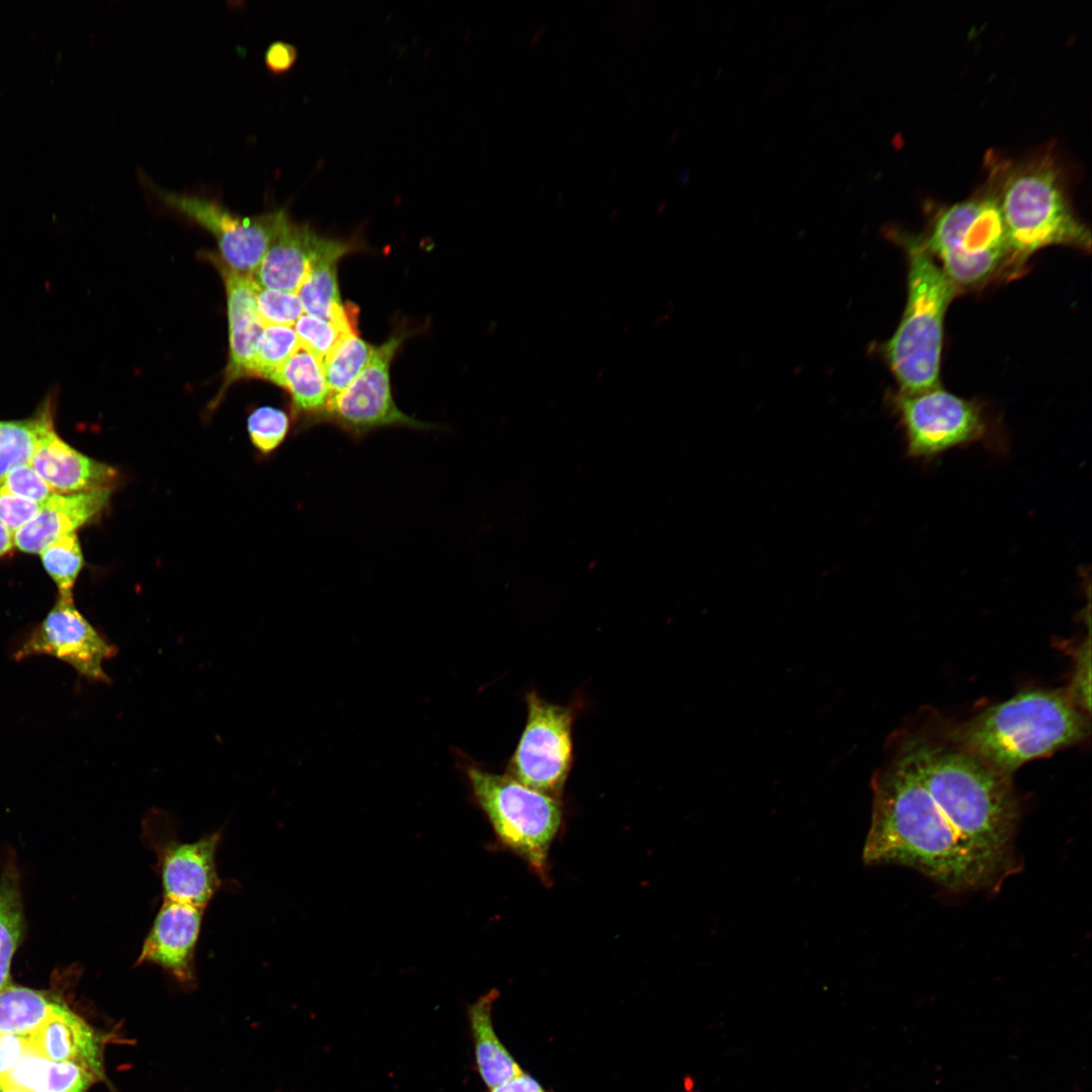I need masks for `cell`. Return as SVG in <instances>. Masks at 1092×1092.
Wrapping results in <instances>:
<instances>
[{"mask_svg":"<svg viewBox=\"0 0 1092 1092\" xmlns=\"http://www.w3.org/2000/svg\"><path fill=\"white\" fill-rule=\"evenodd\" d=\"M872 788L864 863L908 867L952 891L988 889L1006 874L958 836L903 746L876 772Z\"/></svg>","mask_w":1092,"mask_h":1092,"instance_id":"6da1fadb","label":"cell"},{"mask_svg":"<svg viewBox=\"0 0 1092 1092\" xmlns=\"http://www.w3.org/2000/svg\"><path fill=\"white\" fill-rule=\"evenodd\" d=\"M917 775L958 836L1006 873L1019 816L1011 776L950 740L904 743Z\"/></svg>","mask_w":1092,"mask_h":1092,"instance_id":"7a4b0ae2","label":"cell"},{"mask_svg":"<svg viewBox=\"0 0 1092 1092\" xmlns=\"http://www.w3.org/2000/svg\"><path fill=\"white\" fill-rule=\"evenodd\" d=\"M1088 716L1067 693L1030 690L977 715L949 740L1011 776L1023 763L1084 739Z\"/></svg>","mask_w":1092,"mask_h":1092,"instance_id":"3957f363","label":"cell"},{"mask_svg":"<svg viewBox=\"0 0 1092 1092\" xmlns=\"http://www.w3.org/2000/svg\"><path fill=\"white\" fill-rule=\"evenodd\" d=\"M999 205L1014 255L1026 257L1050 246L1090 250V232L1076 215L1052 152L999 161Z\"/></svg>","mask_w":1092,"mask_h":1092,"instance_id":"277c9868","label":"cell"},{"mask_svg":"<svg viewBox=\"0 0 1092 1092\" xmlns=\"http://www.w3.org/2000/svg\"><path fill=\"white\" fill-rule=\"evenodd\" d=\"M907 253L906 306L880 349L900 392L913 394L939 386L944 318L958 287L922 242L908 241Z\"/></svg>","mask_w":1092,"mask_h":1092,"instance_id":"5b68a950","label":"cell"},{"mask_svg":"<svg viewBox=\"0 0 1092 1092\" xmlns=\"http://www.w3.org/2000/svg\"><path fill=\"white\" fill-rule=\"evenodd\" d=\"M922 243L957 287L994 274L1011 253L999 205V161L976 193L938 212Z\"/></svg>","mask_w":1092,"mask_h":1092,"instance_id":"8992f818","label":"cell"},{"mask_svg":"<svg viewBox=\"0 0 1092 1092\" xmlns=\"http://www.w3.org/2000/svg\"><path fill=\"white\" fill-rule=\"evenodd\" d=\"M467 776L498 842L549 884V849L563 818L560 798L536 791L509 774L470 766Z\"/></svg>","mask_w":1092,"mask_h":1092,"instance_id":"52a82bcc","label":"cell"},{"mask_svg":"<svg viewBox=\"0 0 1092 1092\" xmlns=\"http://www.w3.org/2000/svg\"><path fill=\"white\" fill-rule=\"evenodd\" d=\"M893 405L904 432L908 457L932 461L974 443L1003 450L1005 445L982 406L940 386L919 393H899Z\"/></svg>","mask_w":1092,"mask_h":1092,"instance_id":"ba28073f","label":"cell"},{"mask_svg":"<svg viewBox=\"0 0 1092 1092\" xmlns=\"http://www.w3.org/2000/svg\"><path fill=\"white\" fill-rule=\"evenodd\" d=\"M525 700L526 723L507 774L536 791L560 798L573 763L575 706L551 703L535 691Z\"/></svg>","mask_w":1092,"mask_h":1092,"instance_id":"9c48e42d","label":"cell"},{"mask_svg":"<svg viewBox=\"0 0 1092 1092\" xmlns=\"http://www.w3.org/2000/svg\"><path fill=\"white\" fill-rule=\"evenodd\" d=\"M142 178L164 205L207 230L216 240L221 261L242 274L252 276L287 214L279 209L240 216L210 198L165 190L148 177Z\"/></svg>","mask_w":1092,"mask_h":1092,"instance_id":"30bf717a","label":"cell"},{"mask_svg":"<svg viewBox=\"0 0 1092 1092\" xmlns=\"http://www.w3.org/2000/svg\"><path fill=\"white\" fill-rule=\"evenodd\" d=\"M402 340L403 337L395 335L375 348L358 377L343 391L330 397L320 422L336 425L355 441L383 427L430 429L432 425L407 416L392 398L389 366Z\"/></svg>","mask_w":1092,"mask_h":1092,"instance_id":"8fae6325","label":"cell"},{"mask_svg":"<svg viewBox=\"0 0 1092 1092\" xmlns=\"http://www.w3.org/2000/svg\"><path fill=\"white\" fill-rule=\"evenodd\" d=\"M115 647L78 611L74 600L59 598L44 619L23 639L13 657L52 656L69 664L79 675L107 682L103 663Z\"/></svg>","mask_w":1092,"mask_h":1092,"instance_id":"7c38bea8","label":"cell"},{"mask_svg":"<svg viewBox=\"0 0 1092 1092\" xmlns=\"http://www.w3.org/2000/svg\"><path fill=\"white\" fill-rule=\"evenodd\" d=\"M154 817L146 820L144 833L157 854L163 899L205 908L221 884L216 867L221 833L181 841L164 833Z\"/></svg>","mask_w":1092,"mask_h":1092,"instance_id":"4fadbf2b","label":"cell"},{"mask_svg":"<svg viewBox=\"0 0 1092 1092\" xmlns=\"http://www.w3.org/2000/svg\"><path fill=\"white\" fill-rule=\"evenodd\" d=\"M204 909L163 899L143 942L136 964L158 966L180 984H193L195 950Z\"/></svg>","mask_w":1092,"mask_h":1092,"instance_id":"5bb4252c","label":"cell"},{"mask_svg":"<svg viewBox=\"0 0 1092 1092\" xmlns=\"http://www.w3.org/2000/svg\"><path fill=\"white\" fill-rule=\"evenodd\" d=\"M209 259L219 271L224 283L229 320V360L222 385L211 401L212 407L218 404L233 383L245 378H256V348L264 326L257 310L252 276L231 269L219 257L209 255Z\"/></svg>","mask_w":1092,"mask_h":1092,"instance_id":"9a60e30c","label":"cell"},{"mask_svg":"<svg viewBox=\"0 0 1092 1092\" xmlns=\"http://www.w3.org/2000/svg\"><path fill=\"white\" fill-rule=\"evenodd\" d=\"M333 240L320 236L306 223L294 222L286 214L252 274L254 282L264 288L297 293L311 264Z\"/></svg>","mask_w":1092,"mask_h":1092,"instance_id":"2e32d148","label":"cell"},{"mask_svg":"<svg viewBox=\"0 0 1092 1092\" xmlns=\"http://www.w3.org/2000/svg\"><path fill=\"white\" fill-rule=\"evenodd\" d=\"M29 464L61 494L111 487L117 477L115 468L67 444L56 432L55 422L41 433Z\"/></svg>","mask_w":1092,"mask_h":1092,"instance_id":"e0dca14e","label":"cell"},{"mask_svg":"<svg viewBox=\"0 0 1092 1092\" xmlns=\"http://www.w3.org/2000/svg\"><path fill=\"white\" fill-rule=\"evenodd\" d=\"M111 487L76 493H55L37 515L13 536V545L26 553H40L60 537L75 533L107 506Z\"/></svg>","mask_w":1092,"mask_h":1092,"instance_id":"ac0fdd59","label":"cell"},{"mask_svg":"<svg viewBox=\"0 0 1092 1092\" xmlns=\"http://www.w3.org/2000/svg\"><path fill=\"white\" fill-rule=\"evenodd\" d=\"M31 1048L55 1062H70L104 1079L103 1039L97 1030L67 1005L29 1037Z\"/></svg>","mask_w":1092,"mask_h":1092,"instance_id":"d6986e66","label":"cell"},{"mask_svg":"<svg viewBox=\"0 0 1092 1092\" xmlns=\"http://www.w3.org/2000/svg\"><path fill=\"white\" fill-rule=\"evenodd\" d=\"M268 381L289 393L294 413L303 418L304 426L320 422L331 393L318 358L300 348Z\"/></svg>","mask_w":1092,"mask_h":1092,"instance_id":"ffe728a7","label":"cell"},{"mask_svg":"<svg viewBox=\"0 0 1092 1092\" xmlns=\"http://www.w3.org/2000/svg\"><path fill=\"white\" fill-rule=\"evenodd\" d=\"M101 1078L70 1062L51 1061L31 1045L1 1082L25 1092H87Z\"/></svg>","mask_w":1092,"mask_h":1092,"instance_id":"44dd1931","label":"cell"},{"mask_svg":"<svg viewBox=\"0 0 1092 1092\" xmlns=\"http://www.w3.org/2000/svg\"><path fill=\"white\" fill-rule=\"evenodd\" d=\"M352 250L345 242L333 240L309 269L297 295L304 313L339 324H355L354 313L342 303L337 277L340 259Z\"/></svg>","mask_w":1092,"mask_h":1092,"instance_id":"7402d4cb","label":"cell"},{"mask_svg":"<svg viewBox=\"0 0 1092 1092\" xmlns=\"http://www.w3.org/2000/svg\"><path fill=\"white\" fill-rule=\"evenodd\" d=\"M498 996L499 992L491 989L468 1009L477 1069L490 1089L523 1073L493 1028L491 1011Z\"/></svg>","mask_w":1092,"mask_h":1092,"instance_id":"603a6c76","label":"cell"},{"mask_svg":"<svg viewBox=\"0 0 1092 1092\" xmlns=\"http://www.w3.org/2000/svg\"><path fill=\"white\" fill-rule=\"evenodd\" d=\"M65 1005L48 991L10 983L0 991V1033L30 1037Z\"/></svg>","mask_w":1092,"mask_h":1092,"instance_id":"cb8c5ba5","label":"cell"},{"mask_svg":"<svg viewBox=\"0 0 1092 1092\" xmlns=\"http://www.w3.org/2000/svg\"><path fill=\"white\" fill-rule=\"evenodd\" d=\"M56 396L48 395L32 416L0 421V480L13 467L29 463L44 429L55 422Z\"/></svg>","mask_w":1092,"mask_h":1092,"instance_id":"d4e9b609","label":"cell"},{"mask_svg":"<svg viewBox=\"0 0 1092 1092\" xmlns=\"http://www.w3.org/2000/svg\"><path fill=\"white\" fill-rule=\"evenodd\" d=\"M24 928L19 874L8 863L0 876V991L11 983V964Z\"/></svg>","mask_w":1092,"mask_h":1092,"instance_id":"484cf974","label":"cell"},{"mask_svg":"<svg viewBox=\"0 0 1092 1092\" xmlns=\"http://www.w3.org/2000/svg\"><path fill=\"white\" fill-rule=\"evenodd\" d=\"M376 347L357 333L345 337L323 361L328 387L333 395L347 388L364 370Z\"/></svg>","mask_w":1092,"mask_h":1092,"instance_id":"4316f807","label":"cell"},{"mask_svg":"<svg viewBox=\"0 0 1092 1092\" xmlns=\"http://www.w3.org/2000/svg\"><path fill=\"white\" fill-rule=\"evenodd\" d=\"M39 555L44 569L58 587V597L73 600L74 585L84 561L76 532L60 537Z\"/></svg>","mask_w":1092,"mask_h":1092,"instance_id":"83f0119b","label":"cell"},{"mask_svg":"<svg viewBox=\"0 0 1092 1092\" xmlns=\"http://www.w3.org/2000/svg\"><path fill=\"white\" fill-rule=\"evenodd\" d=\"M300 349L292 327L264 326L256 348V378H268Z\"/></svg>","mask_w":1092,"mask_h":1092,"instance_id":"f1b7e54d","label":"cell"},{"mask_svg":"<svg viewBox=\"0 0 1092 1092\" xmlns=\"http://www.w3.org/2000/svg\"><path fill=\"white\" fill-rule=\"evenodd\" d=\"M300 348L322 362L348 335L357 333L356 325L339 324L303 313L292 327Z\"/></svg>","mask_w":1092,"mask_h":1092,"instance_id":"f546056e","label":"cell"},{"mask_svg":"<svg viewBox=\"0 0 1092 1092\" xmlns=\"http://www.w3.org/2000/svg\"><path fill=\"white\" fill-rule=\"evenodd\" d=\"M247 428L252 444L264 454L277 449L286 438L290 421L287 414L273 406H261L248 418Z\"/></svg>","mask_w":1092,"mask_h":1092,"instance_id":"4dcf8cb0","label":"cell"},{"mask_svg":"<svg viewBox=\"0 0 1092 1092\" xmlns=\"http://www.w3.org/2000/svg\"><path fill=\"white\" fill-rule=\"evenodd\" d=\"M256 303L263 326L293 327L304 313L297 293L264 288L255 283Z\"/></svg>","mask_w":1092,"mask_h":1092,"instance_id":"1f68e13d","label":"cell"},{"mask_svg":"<svg viewBox=\"0 0 1092 1092\" xmlns=\"http://www.w3.org/2000/svg\"><path fill=\"white\" fill-rule=\"evenodd\" d=\"M0 485L21 497L44 504L56 492L29 464H19L0 480Z\"/></svg>","mask_w":1092,"mask_h":1092,"instance_id":"d6a6232c","label":"cell"},{"mask_svg":"<svg viewBox=\"0 0 1092 1092\" xmlns=\"http://www.w3.org/2000/svg\"><path fill=\"white\" fill-rule=\"evenodd\" d=\"M42 505L13 494L0 485V521L12 536L37 515Z\"/></svg>","mask_w":1092,"mask_h":1092,"instance_id":"836d02e7","label":"cell"},{"mask_svg":"<svg viewBox=\"0 0 1092 1092\" xmlns=\"http://www.w3.org/2000/svg\"><path fill=\"white\" fill-rule=\"evenodd\" d=\"M1071 700L1086 714H1090V639L1077 652L1074 674L1067 692Z\"/></svg>","mask_w":1092,"mask_h":1092,"instance_id":"e575fe53","label":"cell"},{"mask_svg":"<svg viewBox=\"0 0 1092 1092\" xmlns=\"http://www.w3.org/2000/svg\"><path fill=\"white\" fill-rule=\"evenodd\" d=\"M29 1046L28 1036L0 1033V1080L17 1065Z\"/></svg>","mask_w":1092,"mask_h":1092,"instance_id":"d590c367","label":"cell"},{"mask_svg":"<svg viewBox=\"0 0 1092 1092\" xmlns=\"http://www.w3.org/2000/svg\"><path fill=\"white\" fill-rule=\"evenodd\" d=\"M298 57L295 46L275 40L265 51L264 61L267 69L275 75L287 73L294 66Z\"/></svg>","mask_w":1092,"mask_h":1092,"instance_id":"8d00e7d4","label":"cell"},{"mask_svg":"<svg viewBox=\"0 0 1092 1092\" xmlns=\"http://www.w3.org/2000/svg\"><path fill=\"white\" fill-rule=\"evenodd\" d=\"M490 1090L491 1092H545L535 1079L524 1072Z\"/></svg>","mask_w":1092,"mask_h":1092,"instance_id":"74e56055","label":"cell"},{"mask_svg":"<svg viewBox=\"0 0 1092 1092\" xmlns=\"http://www.w3.org/2000/svg\"><path fill=\"white\" fill-rule=\"evenodd\" d=\"M13 546V536L0 521V557L9 552Z\"/></svg>","mask_w":1092,"mask_h":1092,"instance_id":"f35d334b","label":"cell"},{"mask_svg":"<svg viewBox=\"0 0 1092 1092\" xmlns=\"http://www.w3.org/2000/svg\"><path fill=\"white\" fill-rule=\"evenodd\" d=\"M0 1092H25L19 1088L10 1086L0 1081Z\"/></svg>","mask_w":1092,"mask_h":1092,"instance_id":"ab89813d","label":"cell"}]
</instances>
